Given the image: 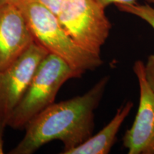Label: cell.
<instances>
[{"label": "cell", "mask_w": 154, "mask_h": 154, "mask_svg": "<svg viewBox=\"0 0 154 154\" xmlns=\"http://www.w3.org/2000/svg\"><path fill=\"white\" fill-rule=\"evenodd\" d=\"M109 82V76L102 77L85 94L46 108L26 124L24 137L9 153L32 154L49 142L60 140L61 153L66 154L85 142L93 135L94 111Z\"/></svg>", "instance_id": "obj_1"}, {"label": "cell", "mask_w": 154, "mask_h": 154, "mask_svg": "<svg viewBox=\"0 0 154 154\" xmlns=\"http://www.w3.org/2000/svg\"><path fill=\"white\" fill-rule=\"evenodd\" d=\"M25 17L34 41L44 49L61 57L82 74L103 64L99 54L86 51L64 29L57 17L38 0H10Z\"/></svg>", "instance_id": "obj_2"}, {"label": "cell", "mask_w": 154, "mask_h": 154, "mask_svg": "<svg viewBox=\"0 0 154 154\" xmlns=\"http://www.w3.org/2000/svg\"><path fill=\"white\" fill-rule=\"evenodd\" d=\"M82 75L61 57L48 54L38 64L24 94L9 116L8 126L17 130L24 128L34 117L54 103L65 82Z\"/></svg>", "instance_id": "obj_3"}, {"label": "cell", "mask_w": 154, "mask_h": 154, "mask_svg": "<svg viewBox=\"0 0 154 154\" xmlns=\"http://www.w3.org/2000/svg\"><path fill=\"white\" fill-rule=\"evenodd\" d=\"M64 29L86 51L100 55L111 24L96 0H64L56 14Z\"/></svg>", "instance_id": "obj_4"}, {"label": "cell", "mask_w": 154, "mask_h": 154, "mask_svg": "<svg viewBox=\"0 0 154 154\" xmlns=\"http://www.w3.org/2000/svg\"><path fill=\"white\" fill-rule=\"evenodd\" d=\"M49 51L34 42L10 66L0 72V120L9 116L22 98L36 69Z\"/></svg>", "instance_id": "obj_5"}, {"label": "cell", "mask_w": 154, "mask_h": 154, "mask_svg": "<svg viewBox=\"0 0 154 154\" xmlns=\"http://www.w3.org/2000/svg\"><path fill=\"white\" fill-rule=\"evenodd\" d=\"M133 69L139 86V104L123 144L128 154H154V91L146 79L145 63L136 61Z\"/></svg>", "instance_id": "obj_6"}, {"label": "cell", "mask_w": 154, "mask_h": 154, "mask_svg": "<svg viewBox=\"0 0 154 154\" xmlns=\"http://www.w3.org/2000/svg\"><path fill=\"white\" fill-rule=\"evenodd\" d=\"M34 41L19 7L9 1L0 7V72L14 62Z\"/></svg>", "instance_id": "obj_7"}, {"label": "cell", "mask_w": 154, "mask_h": 154, "mask_svg": "<svg viewBox=\"0 0 154 154\" xmlns=\"http://www.w3.org/2000/svg\"><path fill=\"white\" fill-rule=\"evenodd\" d=\"M134 106V103L128 101L117 109L114 116L95 135L66 154H108L116 140L117 134L125 119Z\"/></svg>", "instance_id": "obj_8"}, {"label": "cell", "mask_w": 154, "mask_h": 154, "mask_svg": "<svg viewBox=\"0 0 154 154\" xmlns=\"http://www.w3.org/2000/svg\"><path fill=\"white\" fill-rule=\"evenodd\" d=\"M121 11L140 18L154 29V7L149 4H134L131 5H116Z\"/></svg>", "instance_id": "obj_9"}, {"label": "cell", "mask_w": 154, "mask_h": 154, "mask_svg": "<svg viewBox=\"0 0 154 154\" xmlns=\"http://www.w3.org/2000/svg\"><path fill=\"white\" fill-rule=\"evenodd\" d=\"M145 72L146 79L154 91V53L149 56L145 63Z\"/></svg>", "instance_id": "obj_10"}, {"label": "cell", "mask_w": 154, "mask_h": 154, "mask_svg": "<svg viewBox=\"0 0 154 154\" xmlns=\"http://www.w3.org/2000/svg\"><path fill=\"white\" fill-rule=\"evenodd\" d=\"M101 7L106 9L111 5H131L138 3L137 0H96Z\"/></svg>", "instance_id": "obj_11"}, {"label": "cell", "mask_w": 154, "mask_h": 154, "mask_svg": "<svg viewBox=\"0 0 154 154\" xmlns=\"http://www.w3.org/2000/svg\"><path fill=\"white\" fill-rule=\"evenodd\" d=\"M38 1L56 15L64 0H38Z\"/></svg>", "instance_id": "obj_12"}, {"label": "cell", "mask_w": 154, "mask_h": 154, "mask_svg": "<svg viewBox=\"0 0 154 154\" xmlns=\"http://www.w3.org/2000/svg\"><path fill=\"white\" fill-rule=\"evenodd\" d=\"M7 126H8L7 122L0 120V154L4 153V134Z\"/></svg>", "instance_id": "obj_13"}, {"label": "cell", "mask_w": 154, "mask_h": 154, "mask_svg": "<svg viewBox=\"0 0 154 154\" xmlns=\"http://www.w3.org/2000/svg\"><path fill=\"white\" fill-rule=\"evenodd\" d=\"M9 0H0V7H2V6H3L4 5H5L6 3H7Z\"/></svg>", "instance_id": "obj_14"}, {"label": "cell", "mask_w": 154, "mask_h": 154, "mask_svg": "<svg viewBox=\"0 0 154 154\" xmlns=\"http://www.w3.org/2000/svg\"><path fill=\"white\" fill-rule=\"evenodd\" d=\"M146 1L150 4H153V5H154V0H146Z\"/></svg>", "instance_id": "obj_15"}]
</instances>
